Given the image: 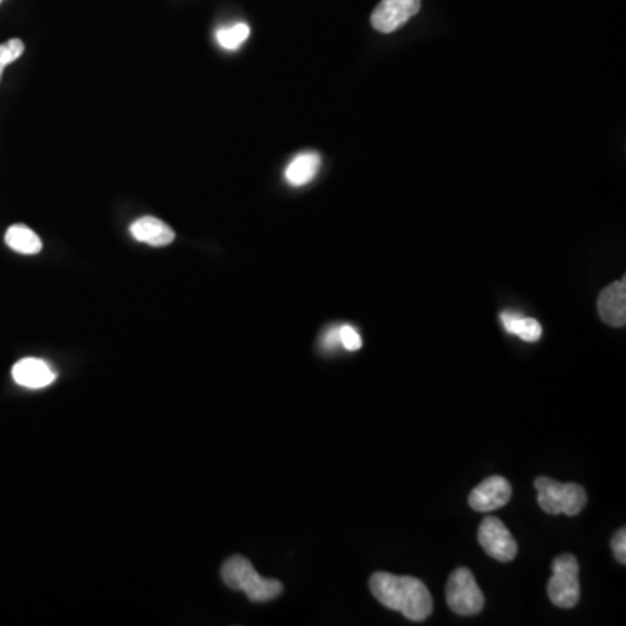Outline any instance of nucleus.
<instances>
[{"label":"nucleus","mask_w":626,"mask_h":626,"mask_svg":"<svg viewBox=\"0 0 626 626\" xmlns=\"http://www.w3.org/2000/svg\"><path fill=\"white\" fill-rule=\"evenodd\" d=\"M501 322L507 329V333L515 334V336H519L520 340L527 341V343H536L543 333L538 320L522 317L520 313L503 312L501 313Z\"/></svg>","instance_id":"13"},{"label":"nucleus","mask_w":626,"mask_h":626,"mask_svg":"<svg viewBox=\"0 0 626 626\" xmlns=\"http://www.w3.org/2000/svg\"><path fill=\"white\" fill-rule=\"evenodd\" d=\"M13 378L27 388H46L56 380V374L47 362L40 359H23L13 367Z\"/></svg>","instance_id":"10"},{"label":"nucleus","mask_w":626,"mask_h":626,"mask_svg":"<svg viewBox=\"0 0 626 626\" xmlns=\"http://www.w3.org/2000/svg\"><path fill=\"white\" fill-rule=\"evenodd\" d=\"M447 606L460 616H473L484 609V593L480 592L472 571L468 567H458L451 573L446 587Z\"/></svg>","instance_id":"5"},{"label":"nucleus","mask_w":626,"mask_h":626,"mask_svg":"<svg viewBox=\"0 0 626 626\" xmlns=\"http://www.w3.org/2000/svg\"><path fill=\"white\" fill-rule=\"evenodd\" d=\"M2 75H4V67L0 65V80H2Z\"/></svg>","instance_id":"20"},{"label":"nucleus","mask_w":626,"mask_h":626,"mask_svg":"<svg viewBox=\"0 0 626 626\" xmlns=\"http://www.w3.org/2000/svg\"><path fill=\"white\" fill-rule=\"evenodd\" d=\"M23 53H25V44H23V40H7L4 44H0V65L6 68L7 65H11V63L18 60Z\"/></svg>","instance_id":"16"},{"label":"nucleus","mask_w":626,"mask_h":626,"mask_svg":"<svg viewBox=\"0 0 626 626\" xmlns=\"http://www.w3.org/2000/svg\"><path fill=\"white\" fill-rule=\"evenodd\" d=\"M369 588L380 604L399 611L407 620L425 621L433 611V599L423 581L413 576L374 573Z\"/></svg>","instance_id":"1"},{"label":"nucleus","mask_w":626,"mask_h":626,"mask_svg":"<svg viewBox=\"0 0 626 626\" xmlns=\"http://www.w3.org/2000/svg\"><path fill=\"white\" fill-rule=\"evenodd\" d=\"M512 500V486L505 477L493 475L482 480L468 496L470 508L475 512H494Z\"/></svg>","instance_id":"7"},{"label":"nucleus","mask_w":626,"mask_h":626,"mask_svg":"<svg viewBox=\"0 0 626 626\" xmlns=\"http://www.w3.org/2000/svg\"><path fill=\"white\" fill-rule=\"evenodd\" d=\"M320 167L319 154H300L294 157L293 162L287 166L286 180L293 187H303L317 176Z\"/></svg>","instance_id":"12"},{"label":"nucleus","mask_w":626,"mask_h":626,"mask_svg":"<svg viewBox=\"0 0 626 626\" xmlns=\"http://www.w3.org/2000/svg\"><path fill=\"white\" fill-rule=\"evenodd\" d=\"M0 2H2V0H0Z\"/></svg>","instance_id":"21"},{"label":"nucleus","mask_w":626,"mask_h":626,"mask_svg":"<svg viewBox=\"0 0 626 626\" xmlns=\"http://www.w3.org/2000/svg\"><path fill=\"white\" fill-rule=\"evenodd\" d=\"M6 244L13 251L21 254H37L42 249V240L34 230L25 225H13L6 232Z\"/></svg>","instance_id":"14"},{"label":"nucleus","mask_w":626,"mask_h":626,"mask_svg":"<svg viewBox=\"0 0 626 626\" xmlns=\"http://www.w3.org/2000/svg\"><path fill=\"white\" fill-rule=\"evenodd\" d=\"M249 34H251V28L247 27L246 23H237L232 27L220 28L216 34V40L220 42L223 49L235 51L246 42Z\"/></svg>","instance_id":"15"},{"label":"nucleus","mask_w":626,"mask_h":626,"mask_svg":"<svg viewBox=\"0 0 626 626\" xmlns=\"http://www.w3.org/2000/svg\"><path fill=\"white\" fill-rule=\"evenodd\" d=\"M221 580L227 587L246 593L247 599L260 604L277 599L284 590L279 580L261 578L253 564L242 555H234L223 564Z\"/></svg>","instance_id":"2"},{"label":"nucleus","mask_w":626,"mask_h":626,"mask_svg":"<svg viewBox=\"0 0 626 626\" xmlns=\"http://www.w3.org/2000/svg\"><path fill=\"white\" fill-rule=\"evenodd\" d=\"M580 564L571 553L555 557L552 564V578L548 581V599L553 606L571 609L580 602Z\"/></svg>","instance_id":"4"},{"label":"nucleus","mask_w":626,"mask_h":626,"mask_svg":"<svg viewBox=\"0 0 626 626\" xmlns=\"http://www.w3.org/2000/svg\"><path fill=\"white\" fill-rule=\"evenodd\" d=\"M477 540H479L480 547L484 548V552L498 562H512L519 552L517 541L513 540L512 533L496 517H486L480 522Z\"/></svg>","instance_id":"6"},{"label":"nucleus","mask_w":626,"mask_h":626,"mask_svg":"<svg viewBox=\"0 0 626 626\" xmlns=\"http://www.w3.org/2000/svg\"><path fill=\"white\" fill-rule=\"evenodd\" d=\"M421 0H381L371 21L381 34H392L420 11Z\"/></svg>","instance_id":"8"},{"label":"nucleus","mask_w":626,"mask_h":626,"mask_svg":"<svg viewBox=\"0 0 626 626\" xmlns=\"http://www.w3.org/2000/svg\"><path fill=\"white\" fill-rule=\"evenodd\" d=\"M597 308H599L600 319L604 320L606 324L613 327H623L626 324V284L625 277L613 282L611 286H607L602 293H600L599 301H597Z\"/></svg>","instance_id":"9"},{"label":"nucleus","mask_w":626,"mask_h":626,"mask_svg":"<svg viewBox=\"0 0 626 626\" xmlns=\"http://www.w3.org/2000/svg\"><path fill=\"white\" fill-rule=\"evenodd\" d=\"M338 333H340L341 347L348 350V352H355V350H359L362 347V338H360V334L357 333L355 327L343 324V326L338 327Z\"/></svg>","instance_id":"17"},{"label":"nucleus","mask_w":626,"mask_h":626,"mask_svg":"<svg viewBox=\"0 0 626 626\" xmlns=\"http://www.w3.org/2000/svg\"><path fill=\"white\" fill-rule=\"evenodd\" d=\"M611 547H613L614 557L616 560L625 566L626 564V529L621 527L618 533L614 534L613 541H611Z\"/></svg>","instance_id":"18"},{"label":"nucleus","mask_w":626,"mask_h":626,"mask_svg":"<svg viewBox=\"0 0 626 626\" xmlns=\"http://www.w3.org/2000/svg\"><path fill=\"white\" fill-rule=\"evenodd\" d=\"M131 235L143 244L154 247L169 246L176 237L173 228L154 216H143L140 220L134 221L131 225Z\"/></svg>","instance_id":"11"},{"label":"nucleus","mask_w":626,"mask_h":626,"mask_svg":"<svg viewBox=\"0 0 626 626\" xmlns=\"http://www.w3.org/2000/svg\"><path fill=\"white\" fill-rule=\"evenodd\" d=\"M338 327H331V329H327L326 333L322 334V340H320V345L322 348L326 350V352H334V350H338L341 348L340 343V333H338Z\"/></svg>","instance_id":"19"},{"label":"nucleus","mask_w":626,"mask_h":626,"mask_svg":"<svg viewBox=\"0 0 626 626\" xmlns=\"http://www.w3.org/2000/svg\"><path fill=\"white\" fill-rule=\"evenodd\" d=\"M534 487L538 491V503H540L541 510L550 515L564 513L569 517H576L587 505V491L580 484L559 482L550 477H538L534 480Z\"/></svg>","instance_id":"3"}]
</instances>
